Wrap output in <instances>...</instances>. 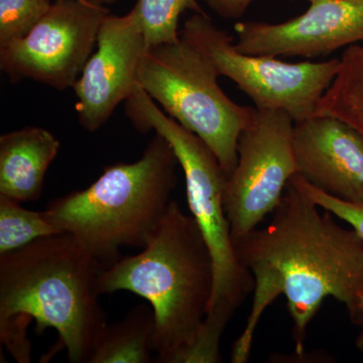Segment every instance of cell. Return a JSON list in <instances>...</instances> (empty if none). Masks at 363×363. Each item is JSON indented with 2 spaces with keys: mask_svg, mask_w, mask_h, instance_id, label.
Returning a JSON list of instances; mask_svg holds the SVG:
<instances>
[{
  "mask_svg": "<svg viewBox=\"0 0 363 363\" xmlns=\"http://www.w3.org/2000/svg\"><path fill=\"white\" fill-rule=\"evenodd\" d=\"M293 178L272 218L234 243L241 266L253 277L252 309L234 343L230 362L250 359L255 329L267 308L285 296L296 353L302 355L307 329L326 298L342 303L352 323L363 326V240L344 228Z\"/></svg>",
  "mask_w": 363,
  "mask_h": 363,
  "instance_id": "cell-1",
  "label": "cell"
},
{
  "mask_svg": "<svg viewBox=\"0 0 363 363\" xmlns=\"http://www.w3.org/2000/svg\"><path fill=\"white\" fill-rule=\"evenodd\" d=\"M104 267L74 236L55 234L0 255V341L18 363L30 362L28 327L58 333L57 350L89 363L106 314L100 303Z\"/></svg>",
  "mask_w": 363,
  "mask_h": 363,
  "instance_id": "cell-2",
  "label": "cell"
},
{
  "mask_svg": "<svg viewBox=\"0 0 363 363\" xmlns=\"http://www.w3.org/2000/svg\"><path fill=\"white\" fill-rule=\"evenodd\" d=\"M213 284L206 241L194 217L175 200L142 252L117 259L99 274L101 295L128 291L152 306L159 363H185L207 316Z\"/></svg>",
  "mask_w": 363,
  "mask_h": 363,
  "instance_id": "cell-3",
  "label": "cell"
},
{
  "mask_svg": "<svg viewBox=\"0 0 363 363\" xmlns=\"http://www.w3.org/2000/svg\"><path fill=\"white\" fill-rule=\"evenodd\" d=\"M173 147L156 133L142 157L104 169L89 187L52 200L48 215L105 267L121 247H145L175 190L179 166Z\"/></svg>",
  "mask_w": 363,
  "mask_h": 363,
  "instance_id": "cell-4",
  "label": "cell"
},
{
  "mask_svg": "<svg viewBox=\"0 0 363 363\" xmlns=\"http://www.w3.org/2000/svg\"><path fill=\"white\" fill-rule=\"evenodd\" d=\"M125 113L140 133L155 130L173 147L185 176L189 209L213 259V292L206 320L226 328L255 288L231 238L223 201L226 173L206 143L164 113L140 85L126 100Z\"/></svg>",
  "mask_w": 363,
  "mask_h": 363,
  "instance_id": "cell-5",
  "label": "cell"
},
{
  "mask_svg": "<svg viewBox=\"0 0 363 363\" xmlns=\"http://www.w3.org/2000/svg\"><path fill=\"white\" fill-rule=\"evenodd\" d=\"M207 55L181 37L145 52L138 84L164 113L206 143L228 176L238 162V143L255 107L227 96Z\"/></svg>",
  "mask_w": 363,
  "mask_h": 363,
  "instance_id": "cell-6",
  "label": "cell"
},
{
  "mask_svg": "<svg viewBox=\"0 0 363 363\" xmlns=\"http://www.w3.org/2000/svg\"><path fill=\"white\" fill-rule=\"evenodd\" d=\"M180 35L207 55L220 76L233 81L255 108L284 111L294 121L314 116L340 67V58L286 63L279 57L245 54L208 14L193 13Z\"/></svg>",
  "mask_w": 363,
  "mask_h": 363,
  "instance_id": "cell-7",
  "label": "cell"
},
{
  "mask_svg": "<svg viewBox=\"0 0 363 363\" xmlns=\"http://www.w3.org/2000/svg\"><path fill=\"white\" fill-rule=\"evenodd\" d=\"M294 123L286 112L255 107L241 131L238 162L227 176L223 198L233 245L276 210L297 174Z\"/></svg>",
  "mask_w": 363,
  "mask_h": 363,
  "instance_id": "cell-8",
  "label": "cell"
},
{
  "mask_svg": "<svg viewBox=\"0 0 363 363\" xmlns=\"http://www.w3.org/2000/svg\"><path fill=\"white\" fill-rule=\"evenodd\" d=\"M109 14L89 0H54L28 35L0 47V69L13 84L33 80L61 92L73 88Z\"/></svg>",
  "mask_w": 363,
  "mask_h": 363,
  "instance_id": "cell-9",
  "label": "cell"
},
{
  "mask_svg": "<svg viewBox=\"0 0 363 363\" xmlns=\"http://www.w3.org/2000/svg\"><path fill=\"white\" fill-rule=\"evenodd\" d=\"M149 49L135 6L118 16L109 14L98 33L96 51L72 89L79 123L89 133L101 128L138 86V70Z\"/></svg>",
  "mask_w": 363,
  "mask_h": 363,
  "instance_id": "cell-10",
  "label": "cell"
},
{
  "mask_svg": "<svg viewBox=\"0 0 363 363\" xmlns=\"http://www.w3.org/2000/svg\"><path fill=\"white\" fill-rule=\"evenodd\" d=\"M304 13L279 23L240 21L235 47L250 55L317 58L363 43V0H308Z\"/></svg>",
  "mask_w": 363,
  "mask_h": 363,
  "instance_id": "cell-11",
  "label": "cell"
},
{
  "mask_svg": "<svg viewBox=\"0 0 363 363\" xmlns=\"http://www.w3.org/2000/svg\"><path fill=\"white\" fill-rule=\"evenodd\" d=\"M293 149L297 174L313 187L352 203H363V135L337 117L295 121Z\"/></svg>",
  "mask_w": 363,
  "mask_h": 363,
  "instance_id": "cell-12",
  "label": "cell"
},
{
  "mask_svg": "<svg viewBox=\"0 0 363 363\" xmlns=\"http://www.w3.org/2000/svg\"><path fill=\"white\" fill-rule=\"evenodd\" d=\"M60 147L56 136L37 126L0 136V195L21 203L40 199Z\"/></svg>",
  "mask_w": 363,
  "mask_h": 363,
  "instance_id": "cell-13",
  "label": "cell"
},
{
  "mask_svg": "<svg viewBox=\"0 0 363 363\" xmlns=\"http://www.w3.org/2000/svg\"><path fill=\"white\" fill-rule=\"evenodd\" d=\"M155 313L149 305L133 307L124 319L106 324L100 333L89 363H150L156 362Z\"/></svg>",
  "mask_w": 363,
  "mask_h": 363,
  "instance_id": "cell-14",
  "label": "cell"
},
{
  "mask_svg": "<svg viewBox=\"0 0 363 363\" xmlns=\"http://www.w3.org/2000/svg\"><path fill=\"white\" fill-rule=\"evenodd\" d=\"M315 114L337 117L363 135V45H350L342 52L337 74Z\"/></svg>",
  "mask_w": 363,
  "mask_h": 363,
  "instance_id": "cell-15",
  "label": "cell"
},
{
  "mask_svg": "<svg viewBox=\"0 0 363 363\" xmlns=\"http://www.w3.org/2000/svg\"><path fill=\"white\" fill-rule=\"evenodd\" d=\"M64 233L45 211H32L0 195V255L20 250L47 236Z\"/></svg>",
  "mask_w": 363,
  "mask_h": 363,
  "instance_id": "cell-16",
  "label": "cell"
},
{
  "mask_svg": "<svg viewBox=\"0 0 363 363\" xmlns=\"http://www.w3.org/2000/svg\"><path fill=\"white\" fill-rule=\"evenodd\" d=\"M135 6L149 48L180 39L179 21L186 11L207 14L198 0H138Z\"/></svg>",
  "mask_w": 363,
  "mask_h": 363,
  "instance_id": "cell-17",
  "label": "cell"
},
{
  "mask_svg": "<svg viewBox=\"0 0 363 363\" xmlns=\"http://www.w3.org/2000/svg\"><path fill=\"white\" fill-rule=\"evenodd\" d=\"M52 2V0H0V47L28 35L49 11Z\"/></svg>",
  "mask_w": 363,
  "mask_h": 363,
  "instance_id": "cell-18",
  "label": "cell"
},
{
  "mask_svg": "<svg viewBox=\"0 0 363 363\" xmlns=\"http://www.w3.org/2000/svg\"><path fill=\"white\" fill-rule=\"evenodd\" d=\"M293 180L318 206L330 212L340 220L347 222L363 240V203L344 201L322 192L319 189L310 185L298 174L293 177Z\"/></svg>",
  "mask_w": 363,
  "mask_h": 363,
  "instance_id": "cell-19",
  "label": "cell"
},
{
  "mask_svg": "<svg viewBox=\"0 0 363 363\" xmlns=\"http://www.w3.org/2000/svg\"><path fill=\"white\" fill-rule=\"evenodd\" d=\"M215 13L225 20L240 18L247 13L253 0H203Z\"/></svg>",
  "mask_w": 363,
  "mask_h": 363,
  "instance_id": "cell-20",
  "label": "cell"
},
{
  "mask_svg": "<svg viewBox=\"0 0 363 363\" xmlns=\"http://www.w3.org/2000/svg\"><path fill=\"white\" fill-rule=\"evenodd\" d=\"M357 347L363 352V331L357 339Z\"/></svg>",
  "mask_w": 363,
  "mask_h": 363,
  "instance_id": "cell-21",
  "label": "cell"
},
{
  "mask_svg": "<svg viewBox=\"0 0 363 363\" xmlns=\"http://www.w3.org/2000/svg\"><path fill=\"white\" fill-rule=\"evenodd\" d=\"M89 1L97 2V4L107 6V4H116V2L118 1V0H89Z\"/></svg>",
  "mask_w": 363,
  "mask_h": 363,
  "instance_id": "cell-22",
  "label": "cell"
},
{
  "mask_svg": "<svg viewBox=\"0 0 363 363\" xmlns=\"http://www.w3.org/2000/svg\"><path fill=\"white\" fill-rule=\"evenodd\" d=\"M359 307H360V310H362V313L363 315V297L362 298H360Z\"/></svg>",
  "mask_w": 363,
  "mask_h": 363,
  "instance_id": "cell-23",
  "label": "cell"
}]
</instances>
